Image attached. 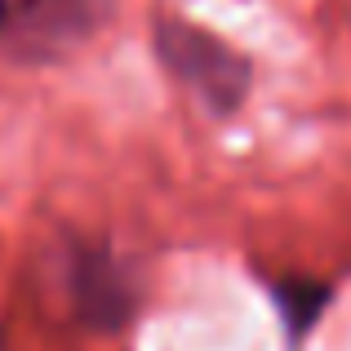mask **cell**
I'll list each match as a JSON object with an SVG mask.
<instances>
[{
	"label": "cell",
	"mask_w": 351,
	"mask_h": 351,
	"mask_svg": "<svg viewBox=\"0 0 351 351\" xmlns=\"http://www.w3.org/2000/svg\"><path fill=\"white\" fill-rule=\"evenodd\" d=\"M156 49H160L165 67L191 85V94L209 107V112H236L245 103L249 89V62L240 58L232 45H223L214 32H200L191 23L165 18L156 23Z\"/></svg>",
	"instance_id": "obj_1"
},
{
	"label": "cell",
	"mask_w": 351,
	"mask_h": 351,
	"mask_svg": "<svg viewBox=\"0 0 351 351\" xmlns=\"http://www.w3.org/2000/svg\"><path fill=\"white\" fill-rule=\"evenodd\" d=\"M67 280H71L76 311L89 325H103V329L125 325L129 307H134V293H129L125 271L112 263V254H103V249H76Z\"/></svg>",
	"instance_id": "obj_2"
},
{
	"label": "cell",
	"mask_w": 351,
	"mask_h": 351,
	"mask_svg": "<svg viewBox=\"0 0 351 351\" xmlns=\"http://www.w3.org/2000/svg\"><path fill=\"white\" fill-rule=\"evenodd\" d=\"M116 0H27L18 32L36 49H58L67 40H80Z\"/></svg>",
	"instance_id": "obj_3"
},
{
	"label": "cell",
	"mask_w": 351,
	"mask_h": 351,
	"mask_svg": "<svg viewBox=\"0 0 351 351\" xmlns=\"http://www.w3.org/2000/svg\"><path fill=\"white\" fill-rule=\"evenodd\" d=\"M276 302H280L285 320H289L293 329H307V325H316V311H320V302H325V289L285 280V285H276Z\"/></svg>",
	"instance_id": "obj_4"
},
{
	"label": "cell",
	"mask_w": 351,
	"mask_h": 351,
	"mask_svg": "<svg viewBox=\"0 0 351 351\" xmlns=\"http://www.w3.org/2000/svg\"><path fill=\"white\" fill-rule=\"evenodd\" d=\"M9 23V0H0V27Z\"/></svg>",
	"instance_id": "obj_5"
}]
</instances>
